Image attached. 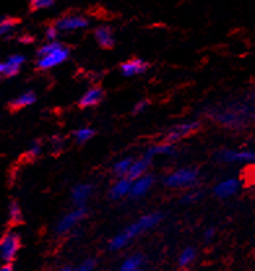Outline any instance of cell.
<instances>
[{
    "instance_id": "obj_26",
    "label": "cell",
    "mask_w": 255,
    "mask_h": 271,
    "mask_svg": "<svg viewBox=\"0 0 255 271\" xmlns=\"http://www.w3.org/2000/svg\"><path fill=\"white\" fill-rule=\"evenodd\" d=\"M8 219L12 224H18L22 222V212L16 201L9 202V205H8Z\"/></svg>"
},
{
    "instance_id": "obj_30",
    "label": "cell",
    "mask_w": 255,
    "mask_h": 271,
    "mask_svg": "<svg viewBox=\"0 0 255 271\" xmlns=\"http://www.w3.org/2000/svg\"><path fill=\"white\" fill-rule=\"evenodd\" d=\"M55 2L52 0H33L30 3V7L33 8L34 10H48V8L53 7Z\"/></svg>"
},
{
    "instance_id": "obj_3",
    "label": "cell",
    "mask_w": 255,
    "mask_h": 271,
    "mask_svg": "<svg viewBox=\"0 0 255 271\" xmlns=\"http://www.w3.org/2000/svg\"><path fill=\"white\" fill-rule=\"evenodd\" d=\"M199 178V172L193 167H182L175 170L164 178V184L168 188H192L197 184Z\"/></svg>"
},
{
    "instance_id": "obj_34",
    "label": "cell",
    "mask_w": 255,
    "mask_h": 271,
    "mask_svg": "<svg viewBox=\"0 0 255 271\" xmlns=\"http://www.w3.org/2000/svg\"><path fill=\"white\" fill-rule=\"evenodd\" d=\"M51 145H52L53 150H56V152H59V150L63 149L64 146V138L61 137V136L59 134H55L51 137Z\"/></svg>"
},
{
    "instance_id": "obj_11",
    "label": "cell",
    "mask_w": 255,
    "mask_h": 271,
    "mask_svg": "<svg viewBox=\"0 0 255 271\" xmlns=\"http://www.w3.org/2000/svg\"><path fill=\"white\" fill-rule=\"evenodd\" d=\"M55 26L59 29V32H73L89 26V20L81 14H66L57 18Z\"/></svg>"
},
{
    "instance_id": "obj_22",
    "label": "cell",
    "mask_w": 255,
    "mask_h": 271,
    "mask_svg": "<svg viewBox=\"0 0 255 271\" xmlns=\"http://www.w3.org/2000/svg\"><path fill=\"white\" fill-rule=\"evenodd\" d=\"M17 26V20L10 16H3L0 20V34L4 40H9L13 36Z\"/></svg>"
},
{
    "instance_id": "obj_21",
    "label": "cell",
    "mask_w": 255,
    "mask_h": 271,
    "mask_svg": "<svg viewBox=\"0 0 255 271\" xmlns=\"http://www.w3.org/2000/svg\"><path fill=\"white\" fill-rule=\"evenodd\" d=\"M150 163H151V160L146 158V156H142V158L137 159V160H133L128 178H129L130 180H137V178L145 176Z\"/></svg>"
},
{
    "instance_id": "obj_40",
    "label": "cell",
    "mask_w": 255,
    "mask_h": 271,
    "mask_svg": "<svg viewBox=\"0 0 255 271\" xmlns=\"http://www.w3.org/2000/svg\"><path fill=\"white\" fill-rule=\"evenodd\" d=\"M180 271H185V270H180Z\"/></svg>"
},
{
    "instance_id": "obj_1",
    "label": "cell",
    "mask_w": 255,
    "mask_h": 271,
    "mask_svg": "<svg viewBox=\"0 0 255 271\" xmlns=\"http://www.w3.org/2000/svg\"><path fill=\"white\" fill-rule=\"evenodd\" d=\"M255 108L245 100H232L222 106L209 110V116L222 126L232 129H241L246 126L248 122L254 118Z\"/></svg>"
},
{
    "instance_id": "obj_33",
    "label": "cell",
    "mask_w": 255,
    "mask_h": 271,
    "mask_svg": "<svg viewBox=\"0 0 255 271\" xmlns=\"http://www.w3.org/2000/svg\"><path fill=\"white\" fill-rule=\"evenodd\" d=\"M150 102L147 100H141L138 102L134 103L133 106V114H142L143 111H146V108L149 107Z\"/></svg>"
},
{
    "instance_id": "obj_16",
    "label": "cell",
    "mask_w": 255,
    "mask_h": 271,
    "mask_svg": "<svg viewBox=\"0 0 255 271\" xmlns=\"http://www.w3.org/2000/svg\"><path fill=\"white\" fill-rule=\"evenodd\" d=\"M132 184L133 180H130L129 178H120L109 189V197L112 200H120L125 196H130Z\"/></svg>"
},
{
    "instance_id": "obj_7",
    "label": "cell",
    "mask_w": 255,
    "mask_h": 271,
    "mask_svg": "<svg viewBox=\"0 0 255 271\" xmlns=\"http://www.w3.org/2000/svg\"><path fill=\"white\" fill-rule=\"evenodd\" d=\"M69 48L63 44H60L56 50H53L52 52L47 54L44 56L38 58L36 60V66L39 70H51V68H55V66H60V64L65 63L68 58H69Z\"/></svg>"
},
{
    "instance_id": "obj_5",
    "label": "cell",
    "mask_w": 255,
    "mask_h": 271,
    "mask_svg": "<svg viewBox=\"0 0 255 271\" xmlns=\"http://www.w3.org/2000/svg\"><path fill=\"white\" fill-rule=\"evenodd\" d=\"M21 238L14 231H8L0 240V257L4 264H12L20 250Z\"/></svg>"
},
{
    "instance_id": "obj_9",
    "label": "cell",
    "mask_w": 255,
    "mask_h": 271,
    "mask_svg": "<svg viewBox=\"0 0 255 271\" xmlns=\"http://www.w3.org/2000/svg\"><path fill=\"white\" fill-rule=\"evenodd\" d=\"M26 62V58L22 54H12L9 56L0 63V73L4 78H10L14 77L17 73L20 72L21 66Z\"/></svg>"
},
{
    "instance_id": "obj_29",
    "label": "cell",
    "mask_w": 255,
    "mask_h": 271,
    "mask_svg": "<svg viewBox=\"0 0 255 271\" xmlns=\"http://www.w3.org/2000/svg\"><path fill=\"white\" fill-rule=\"evenodd\" d=\"M61 43L59 42V40H55V42H47L44 43V44H42V46L38 48V51H36V56L38 58H42L44 56V55H47V54L52 52L53 50H56L57 47L60 46Z\"/></svg>"
},
{
    "instance_id": "obj_32",
    "label": "cell",
    "mask_w": 255,
    "mask_h": 271,
    "mask_svg": "<svg viewBox=\"0 0 255 271\" xmlns=\"http://www.w3.org/2000/svg\"><path fill=\"white\" fill-rule=\"evenodd\" d=\"M57 34H59V29H57L55 25L47 26L46 32H44L46 40H48V42H55V40H57Z\"/></svg>"
},
{
    "instance_id": "obj_36",
    "label": "cell",
    "mask_w": 255,
    "mask_h": 271,
    "mask_svg": "<svg viewBox=\"0 0 255 271\" xmlns=\"http://www.w3.org/2000/svg\"><path fill=\"white\" fill-rule=\"evenodd\" d=\"M20 42L21 43H30V42H33V36H29V34H26V36H22L20 38Z\"/></svg>"
},
{
    "instance_id": "obj_37",
    "label": "cell",
    "mask_w": 255,
    "mask_h": 271,
    "mask_svg": "<svg viewBox=\"0 0 255 271\" xmlns=\"http://www.w3.org/2000/svg\"><path fill=\"white\" fill-rule=\"evenodd\" d=\"M13 264H3V266L0 268V271H13Z\"/></svg>"
},
{
    "instance_id": "obj_17",
    "label": "cell",
    "mask_w": 255,
    "mask_h": 271,
    "mask_svg": "<svg viewBox=\"0 0 255 271\" xmlns=\"http://www.w3.org/2000/svg\"><path fill=\"white\" fill-rule=\"evenodd\" d=\"M94 38L100 46L106 47V48H109L115 44V36H113L112 29L107 25H100V26L96 28L95 32H94Z\"/></svg>"
},
{
    "instance_id": "obj_18",
    "label": "cell",
    "mask_w": 255,
    "mask_h": 271,
    "mask_svg": "<svg viewBox=\"0 0 255 271\" xmlns=\"http://www.w3.org/2000/svg\"><path fill=\"white\" fill-rule=\"evenodd\" d=\"M143 264H145V258L141 253H134L130 254L120 264L119 271H145L143 270Z\"/></svg>"
},
{
    "instance_id": "obj_31",
    "label": "cell",
    "mask_w": 255,
    "mask_h": 271,
    "mask_svg": "<svg viewBox=\"0 0 255 271\" xmlns=\"http://www.w3.org/2000/svg\"><path fill=\"white\" fill-rule=\"evenodd\" d=\"M95 268H96L95 260H93V258H87V260L81 262V264L74 268V271H95Z\"/></svg>"
},
{
    "instance_id": "obj_38",
    "label": "cell",
    "mask_w": 255,
    "mask_h": 271,
    "mask_svg": "<svg viewBox=\"0 0 255 271\" xmlns=\"http://www.w3.org/2000/svg\"><path fill=\"white\" fill-rule=\"evenodd\" d=\"M57 271H74V268H72L70 266H63V268H59Z\"/></svg>"
},
{
    "instance_id": "obj_27",
    "label": "cell",
    "mask_w": 255,
    "mask_h": 271,
    "mask_svg": "<svg viewBox=\"0 0 255 271\" xmlns=\"http://www.w3.org/2000/svg\"><path fill=\"white\" fill-rule=\"evenodd\" d=\"M40 152H42V144L40 141L35 140L33 142L30 144V146L27 148L26 152H25V156L27 159H35L40 156Z\"/></svg>"
},
{
    "instance_id": "obj_39",
    "label": "cell",
    "mask_w": 255,
    "mask_h": 271,
    "mask_svg": "<svg viewBox=\"0 0 255 271\" xmlns=\"http://www.w3.org/2000/svg\"><path fill=\"white\" fill-rule=\"evenodd\" d=\"M253 120H254V122H255V114H254V118H253Z\"/></svg>"
},
{
    "instance_id": "obj_25",
    "label": "cell",
    "mask_w": 255,
    "mask_h": 271,
    "mask_svg": "<svg viewBox=\"0 0 255 271\" xmlns=\"http://www.w3.org/2000/svg\"><path fill=\"white\" fill-rule=\"evenodd\" d=\"M94 134H95V130L90 126H82V128H78L74 130L73 133V137L76 140L78 144H85L87 141L93 138Z\"/></svg>"
},
{
    "instance_id": "obj_6",
    "label": "cell",
    "mask_w": 255,
    "mask_h": 271,
    "mask_svg": "<svg viewBox=\"0 0 255 271\" xmlns=\"http://www.w3.org/2000/svg\"><path fill=\"white\" fill-rule=\"evenodd\" d=\"M86 214V208H76L72 212H66L56 223L55 231H56L57 235H65V234L72 231L74 227H77L85 219Z\"/></svg>"
},
{
    "instance_id": "obj_8",
    "label": "cell",
    "mask_w": 255,
    "mask_h": 271,
    "mask_svg": "<svg viewBox=\"0 0 255 271\" xmlns=\"http://www.w3.org/2000/svg\"><path fill=\"white\" fill-rule=\"evenodd\" d=\"M201 126V122L198 120H186V122H181L179 124H176L175 126L169 129L166 134V142L175 144L180 141L181 138L186 137V136L192 134Z\"/></svg>"
},
{
    "instance_id": "obj_35",
    "label": "cell",
    "mask_w": 255,
    "mask_h": 271,
    "mask_svg": "<svg viewBox=\"0 0 255 271\" xmlns=\"http://www.w3.org/2000/svg\"><path fill=\"white\" fill-rule=\"evenodd\" d=\"M215 228L214 227H209V228H206L205 232H203V238H205L206 242H211L212 238H215Z\"/></svg>"
},
{
    "instance_id": "obj_15",
    "label": "cell",
    "mask_w": 255,
    "mask_h": 271,
    "mask_svg": "<svg viewBox=\"0 0 255 271\" xmlns=\"http://www.w3.org/2000/svg\"><path fill=\"white\" fill-rule=\"evenodd\" d=\"M153 186H154V176L150 175V174H146L142 178H137V180H133L130 196H132L133 198H139V197H142V196H145L146 193L149 192Z\"/></svg>"
},
{
    "instance_id": "obj_24",
    "label": "cell",
    "mask_w": 255,
    "mask_h": 271,
    "mask_svg": "<svg viewBox=\"0 0 255 271\" xmlns=\"http://www.w3.org/2000/svg\"><path fill=\"white\" fill-rule=\"evenodd\" d=\"M196 257H197L196 249L193 248V246H186L179 256V266L182 268H186V266H189V264H192L193 262H194Z\"/></svg>"
},
{
    "instance_id": "obj_19",
    "label": "cell",
    "mask_w": 255,
    "mask_h": 271,
    "mask_svg": "<svg viewBox=\"0 0 255 271\" xmlns=\"http://www.w3.org/2000/svg\"><path fill=\"white\" fill-rule=\"evenodd\" d=\"M175 152H176V149H175V146H173V144L162 142V144H156V145L150 146L149 149L146 150L145 156L151 160V159L155 158V156H173Z\"/></svg>"
},
{
    "instance_id": "obj_4",
    "label": "cell",
    "mask_w": 255,
    "mask_h": 271,
    "mask_svg": "<svg viewBox=\"0 0 255 271\" xmlns=\"http://www.w3.org/2000/svg\"><path fill=\"white\" fill-rule=\"evenodd\" d=\"M215 158L223 163L255 164V150L222 149L215 152Z\"/></svg>"
},
{
    "instance_id": "obj_12",
    "label": "cell",
    "mask_w": 255,
    "mask_h": 271,
    "mask_svg": "<svg viewBox=\"0 0 255 271\" xmlns=\"http://www.w3.org/2000/svg\"><path fill=\"white\" fill-rule=\"evenodd\" d=\"M93 186L89 182H81V184L73 186L70 196H72V201L76 208H85L86 202L93 194Z\"/></svg>"
},
{
    "instance_id": "obj_10",
    "label": "cell",
    "mask_w": 255,
    "mask_h": 271,
    "mask_svg": "<svg viewBox=\"0 0 255 271\" xmlns=\"http://www.w3.org/2000/svg\"><path fill=\"white\" fill-rule=\"evenodd\" d=\"M241 189V182L237 178H227L222 182H219L214 186V194L220 200H227L233 197L240 192Z\"/></svg>"
},
{
    "instance_id": "obj_28",
    "label": "cell",
    "mask_w": 255,
    "mask_h": 271,
    "mask_svg": "<svg viewBox=\"0 0 255 271\" xmlns=\"http://www.w3.org/2000/svg\"><path fill=\"white\" fill-rule=\"evenodd\" d=\"M201 196H202V193L199 192V190H194V189H192V190L186 192L185 194L182 196L180 202H181L182 205H192V204H194V202H197L199 198H201Z\"/></svg>"
},
{
    "instance_id": "obj_20",
    "label": "cell",
    "mask_w": 255,
    "mask_h": 271,
    "mask_svg": "<svg viewBox=\"0 0 255 271\" xmlns=\"http://www.w3.org/2000/svg\"><path fill=\"white\" fill-rule=\"evenodd\" d=\"M35 102H36V94L34 93L33 90H26V92H22L21 94H18L14 100H10L9 106H10V108L20 110V108H23V107L31 106V104H34Z\"/></svg>"
},
{
    "instance_id": "obj_13",
    "label": "cell",
    "mask_w": 255,
    "mask_h": 271,
    "mask_svg": "<svg viewBox=\"0 0 255 271\" xmlns=\"http://www.w3.org/2000/svg\"><path fill=\"white\" fill-rule=\"evenodd\" d=\"M147 70H149V63L146 60L139 59V58L128 60V62L123 63L121 66H120V70L123 73V76L125 77L139 76V74L145 73Z\"/></svg>"
},
{
    "instance_id": "obj_14",
    "label": "cell",
    "mask_w": 255,
    "mask_h": 271,
    "mask_svg": "<svg viewBox=\"0 0 255 271\" xmlns=\"http://www.w3.org/2000/svg\"><path fill=\"white\" fill-rule=\"evenodd\" d=\"M103 98H104V92H103L102 88L93 86V88L87 89L82 94V96L78 100V104L81 107H94L96 104H99L103 100Z\"/></svg>"
},
{
    "instance_id": "obj_2",
    "label": "cell",
    "mask_w": 255,
    "mask_h": 271,
    "mask_svg": "<svg viewBox=\"0 0 255 271\" xmlns=\"http://www.w3.org/2000/svg\"><path fill=\"white\" fill-rule=\"evenodd\" d=\"M163 214L159 212H149V214L142 215L141 218L137 219L136 222L130 223L129 226H126L123 231H120L119 234L113 236L108 242V248L112 252H117L120 249L125 248L126 245L133 242V238H138L139 235L145 234L146 231L154 228L155 226H158L162 222Z\"/></svg>"
},
{
    "instance_id": "obj_23",
    "label": "cell",
    "mask_w": 255,
    "mask_h": 271,
    "mask_svg": "<svg viewBox=\"0 0 255 271\" xmlns=\"http://www.w3.org/2000/svg\"><path fill=\"white\" fill-rule=\"evenodd\" d=\"M133 160L130 158H124L117 160L115 164H113V172L116 174L119 178H128L130 171V167H132Z\"/></svg>"
}]
</instances>
